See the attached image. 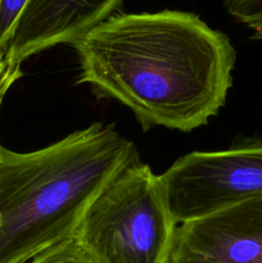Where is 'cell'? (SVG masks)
I'll return each mask as SVG.
<instances>
[{
  "mask_svg": "<svg viewBox=\"0 0 262 263\" xmlns=\"http://www.w3.org/2000/svg\"><path fill=\"white\" fill-rule=\"evenodd\" d=\"M72 46L80 84L126 105L144 131L205 125L233 85L231 40L190 12L113 14Z\"/></svg>",
  "mask_w": 262,
  "mask_h": 263,
  "instance_id": "cell-1",
  "label": "cell"
},
{
  "mask_svg": "<svg viewBox=\"0 0 262 263\" xmlns=\"http://www.w3.org/2000/svg\"><path fill=\"white\" fill-rule=\"evenodd\" d=\"M138 161L135 144L100 122L35 152L0 145V263H28L73 238L92 199Z\"/></svg>",
  "mask_w": 262,
  "mask_h": 263,
  "instance_id": "cell-2",
  "label": "cell"
},
{
  "mask_svg": "<svg viewBox=\"0 0 262 263\" xmlns=\"http://www.w3.org/2000/svg\"><path fill=\"white\" fill-rule=\"evenodd\" d=\"M176 229L161 176L138 161L92 199L73 239L98 263H169Z\"/></svg>",
  "mask_w": 262,
  "mask_h": 263,
  "instance_id": "cell-3",
  "label": "cell"
},
{
  "mask_svg": "<svg viewBox=\"0 0 262 263\" xmlns=\"http://www.w3.org/2000/svg\"><path fill=\"white\" fill-rule=\"evenodd\" d=\"M159 176L177 225L262 198V141L185 154Z\"/></svg>",
  "mask_w": 262,
  "mask_h": 263,
  "instance_id": "cell-4",
  "label": "cell"
},
{
  "mask_svg": "<svg viewBox=\"0 0 262 263\" xmlns=\"http://www.w3.org/2000/svg\"><path fill=\"white\" fill-rule=\"evenodd\" d=\"M169 263H262V198L177 225Z\"/></svg>",
  "mask_w": 262,
  "mask_h": 263,
  "instance_id": "cell-5",
  "label": "cell"
},
{
  "mask_svg": "<svg viewBox=\"0 0 262 263\" xmlns=\"http://www.w3.org/2000/svg\"><path fill=\"white\" fill-rule=\"evenodd\" d=\"M125 0H28L15 25L9 62L22 66L35 54L74 44L112 17Z\"/></svg>",
  "mask_w": 262,
  "mask_h": 263,
  "instance_id": "cell-6",
  "label": "cell"
},
{
  "mask_svg": "<svg viewBox=\"0 0 262 263\" xmlns=\"http://www.w3.org/2000/svg\"><path fill=\"white\" fill-rule=\"evenodd\" d=\"M28 0H0V66H14L9 62V48L15 25Z\"/></svg>",
  "mask_w": 262,
  "mask_h": 263,
  "instance_id": "cell-7",
  "label": "cell"
},
{
  "mask_svg": "<svg viewBox=\"0 0 262 263\" xmlns=\"http://www.w3.org/2000/svg\"><path fill=\"white\" fill-rule=\"evenodd\" d=\"M28 263H98L74 240L73 238L64 240L43 253L36 256Z\"/></svg>",
  "mask_w": 262,
  "mask_h": 263,
  "instance_id": "cell-8",
  "label": "cell"
},
{
  "mask_svg": "<svg viewBox=\"0 0 262 263\" xmlns=\"http://www.w3.org/2000/svg\"><path fill=\"white\" fill-rule=\"evenodd\" d=\"M226 10L238 22L253 31V37L262 40V0H223Z\"/></svg>",
  "mask_w": 262,
  "mask_h": 263,
  "instance_id": "cell-9",
  "label": "cell"
},
{
  "mask_svg": "<svg viewBox=\"0 0 262 263\" xmlns=\"http://www.w3.org/2000/svg\"><path fill=\"white\" fill-rule=\"evenodd\" d=\"M21 76H22L21 67L0 66V108L8 90Z\"/></svg>",
  "mask_w": 262,
  "mask_h": 263,
  "instance_id": "cell-10",
  "label": "cell"
}]
</instances>
